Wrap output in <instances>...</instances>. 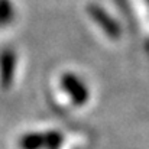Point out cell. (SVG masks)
Returning <instances> with one entry per match:
<instances>
[{
	"label": "cell",
	"instance_id": "3957f363",
	"mask_svg": "<svg viewBox=\"0 0 149 149\" xmlns=\"http://www.w3.org/2000/svg\"><path fill=\"white\" fill-rule=\"evenodd\" d=\"M61 86L70 94V97L75 101V104H83L88 97L84 83L71 72H67L61 77Z\"/></svg>",
	"mask_w": 149,
	"mask_h": 149
},
{
	"label": "cell",
	"instance_id": "8992f818",
	"mask_svg": "<svg viewBox=\"0 0 149 149\" xmlns=\"http://www.w3.org/2000/svg\"><path fill=\"white\" fill-rule=\"evenodd\" d=\"M148 1H149V0H148Z\"/></svg>",
	"mask_w": 149,
	"mask_h": 149
},
{
	"label": "cell",
	"instance_id": "277c9868",
	"mask_svg": "<svg viewBox=\"0 0 149 149\" xmlns=\"http://www.w3.org/2000/svg\"><path fill=\"white\" fill-rule=\"evenodd\" d=\"M16 67V54L10 48H6L0 52V83L1 87H10L15 75Z\"/></svg>",
	"mask_w": 149,
	"mask_h": 149
},
{
	"label": "cell",
	"instance_id": "6da1fadb",
	"mask_svg": "<svg viewBox=\"0 0 149 149\" xmlns=\"http://www.w3.org/2000/svg\"><path fill=\"white\" fill-rule=\"evenodd\" d=\"M61 143L62 136L56 132L28 133L19 142L22 149H56Z\"/></svg>",
	"mask_w": 149,
	"mask_h": 149
},
{
	"label": "cell",
	"instance_id": "7a4b0ae2",
	"mask_svg": "<svg viewBox=\"0 0 149 149\" xmlns=\"http://www.w3.org/2000/svg\"><path fill=\"white\" fill-rule=\"evenodd\" d=\"M87 13L93 17V20L99 25L100 28L104 31V33L111 38V39H117L120 36V26L119 23L103 9L99 4H88L87 6Z\"/></svg>",
	"mask_w": 149,
	"mask_h": 149
},
{
	"label": "cell",
	"instance_id": "5b68a950",
	"mask_svg": "<svg viewBox=\"0 0 149 149\" xmlns=\"http://www.w3.org/2000/svg\"><path fill=\"white\" fill-rule=\"evenodd\" d=\"M15 17V7L10 0H0V26L10 23Z\"/></svg>",
	"mask_w": 149,
	"mask_h": 149
}]
</instances>
